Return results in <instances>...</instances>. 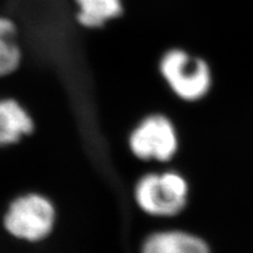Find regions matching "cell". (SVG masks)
Masks as SVG:
<instances>
[{
  "mask_svg": "<svg viewBox=\"0 0 253 253\" xmlns=\"http://www.w3.org/2000/svg\"><path fill=\"white\" fill-rule=\"evenodd\" d=\"M158 71L172 93L189 102L207 96L213 84L210 61L182 46L164 50L158 61Z\"/></svg>",
  "mask_w": 253,
  "mask_h": 253,
  "instance_id": "6da1fadb",
  "label": "cell"
},
{
  "mask_svg": "<svg viewBox=\"0 0 253 253\" xmlns=\"http://www.w3.org/2000/svg\"><path fill=\"white\" fill-rule=\"evenodd\" d=\"M54 205L40 194L19 196L8 205L4 226L14 238L37 243L50 235L55 225Z\"/></svg>",
  "mask_w": 253,
  "mask_h": 253,
  "instance_id": "7a4b0ae2",
  "label": "cell"
},
{
  "mask_svg": "<svg viewBox=\"0 0 253 253\" xmlns=\"http://www.w3.org/2000/svg\"><path fill=\"white\" fill-rule=\"evenodd\" d=\"M188 190V183L179 173H148L135 186V201L150 216L170 217L184 209Z\"/></svg>",
  "mask_w": 253,
  "mask_h": 253,
  "instance_id": "3957f363",
  "label": "cell"
},
{
  "mask_svg": "<svg viewBox=\"0 0 253 253\" xmlns=\"http://www.w3.org/2000/svg\"><path fill=\"white\" fill-rule=\"evenodd\" d=\"M129 147L143 161L166 162L178 148V137L172 122L162 114L147 116L135 126L129 137Z\"/></svg>",
  "mask_w": 253,
  "mask_h": 253,
  "instance_id": "277c9868",
  "label": "cell"
},
{
  "mask_svg": "<svg viewBox=\"0 0 253 253\" xmlns=\"http://www.w3.org/2000/svg\"><path fill=\"white\" fill-rule=\"evenodd\" d=\"M33 129V119L23 104L13 99H0V148L18 143Z\"/></svg>",
  "mask_w": 253,
  "mask_h": 253,
  "instance_id": "5b68a950",
  "label": "cell"
},
{
  "mask_svg": "<svg viewBox=\"0 0 253 253\" xmlns=\"http://www.w3.org/2000/svg\"><path fill=\"white\" fill-rule=\"evenodd\" d=\"M141 253H210L199 237L184 231H160L148 236Z\"/></svg>",
  "mask_w": 253,
  "mask_h": 253,
  "instance_id": "8992f818",
  "label": "cell"
},
{
  "mask_svg": "<svg viewBox=\"0 0 253 253\" xmlns=\"http://www.w3.org/2000/svg\"><path fill=\"white\" fill-rule=\"evenodd\" d=\"M77 20L82 27L101 28L123 13L122 0H74Z\"/></svg>",
  "mask_w": 253,
  "mask_h": 253,
  "instance_id": "52a82bcc",
  "label": "cell"
},
{
  "mask_svg": "<svg viewBox=\"0 0 253 253\" xmlns=\"http://www.w3.org/2000/svg\"><path fill=\"white\" fill-rule=\"evenodd\" d=\"M21 60L23 52L17 24L11 18L0 15V78L13 74Z\"/></svg>",
  "mask_w": 253,
  "mask_h": 253,
  "instance_id": "ba28073f",
  "label": "cell"
}]
</instances>
